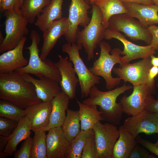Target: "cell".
Segmentation results:
<instances>
[{"label": "cell", "mask_w": 158, "mask_h": 158, "mask_svg": "<svg viewBox=\"0 0 158 158\" xmlns=\"http://www.w3.org/2000/svg\"><path fill=\"white\" fill-rule=\"evenodd\" d=\"M0 99L23 109L42 102L37 97L33 84L25 81L16 71L0 73Z\"/></svg>", "instance_id": "obj_1"}, {"label": "cell", "mask_w": 158, "mask_h": 158, "mask_svg": "<svg viewBox=\"0 0 158 158\" xmlns=\"http://www.w3.org/2000/svg\"><path fill=\"white\" fill-rule=\"evenodd\" d=\"M133 87L125 83L120 87L103 92L99 90L95 85L90 89L89 97L82 102L87 105L99 106L103 121L118 125L122 119L123 111L121 103L116 102L117 99L120 95Z\"/></svg>", "instance_id": "obj_2"}, {"label": "cell", "mask_w": 158, "mask_h": 158, "mask_svg": "<svg viewBox=\"0 0 158 158\" xmlns=\"http://www.w3.org/2000/svg\"><path fill=\"white\" fill-rule=\"evenodd\" d=\"M30 37L31 44L25 48L29 52L28 64L25 66L15 71L21 75L31 74L39 78L45 77L59 83L61 80V74L55 63L47 58L42 60L39 55L38 45L40 42V37L39 34L35 30H32Z\"/></svg>", "instance_id": "obj_3"}, {"label": "cell", "mask_w": 158, "mask_h": 158, "mask_svg": "<svg viewBox=\"0 0 158 158\" xmlns=\"http://www.w3.org/2000/svg\"><path fill=\"white\" fill-rule=\"evenodd\" d=\"M99 45L100 49L99 56L89 69L95 75L103 77L106 89L111 90L121 82V80L119 77L112 76L111 72L116 64L122 63L120 56L121 50L117 48L111 49L109 44L104 41L101 42Z\"/></svg>", "instance_id": "obj_4"}, {"label": "cell", "mask_w": 158, "mask_h": 158, "mask_svg": "<svg viewBox=\"0 0 158 158\" xmlns=\"http://www.w3.org/2000/svg\"><path fill=\"white\" fill-rule=\"evenodd\" d=\"M91 19L90 23L76 36V43L83 47L90 61L95 57L94 51L104 38L106 29L102 24V15L99 7L92 5Z\"/></svg>", "instance_id": "obj_5"}, {"label": "cell", "mask_w": 158, "mask_h": 158, "mask_svg": "<svg viewBox=\"0 0 158 158\" xmlns=\"http://www.w3.org/2000/svg\"><path fill=\"white\" fill-rule=\"evenodd\" d=\"M82 46L76 43H68L62 47L63 52L67 54L75 69L80 85L82 98L86 97L89 95L91 88L100 83V78L94 75L88 69L81 57L79 51Z\"/></svg>", "instance_id": "obj_6"}, {"label": "cell", "mask_w": 158, "mask_h": 158, "mask_svg": "<svg viewBox=\"0 0 158 158\" xmlns=\"http://www.w3.org/2000/svg\"><path fill=\"white\" fill-rule=\"evenodd\" d=\"M6 17V36L0 44V53L11 50L16 47L23 37L28 34L27 25L28 21L20 10L4 13Z\"/></svg>", "instance_id": "obj_7"}, {"label": "cell", "mask_w": 158, "mask_h": 158, "mask_svg": "<svg viewBox=\"0 0 158 158\" xmlns=\"http://www.w3.org/2000/svg\"><path fill=\"white\" fill-rule=\"evenodd\" d=\"M123 33L132 40H142L150 44L152 38L148 29L139 20L126 13L114 15L109 20V28Z\"/></svg>", "instance_id": "obj_8"}, {"label": "cell", "mask_w": 158, "mask_h": 158, "mask_svg": "<svg viewBox=\"0 0 158 158\" xmlns=\"http://www.w3.org/2000/svg\"><path fill=\"white\" fill-rule=\"evenodd\" d=\"M92 129L98 158H113L114 147L119 135L116 125L99 121Z\"/></svg>", "instance_id": "obj_9"}, {"label": "cell", "mask_w": 158, "mask_h": 158, "mask_svg": "<svg viewBox=\"0 0 158 158\" xmlns=\"http://www.w3.org/2000/svg\"><path fill=\"white\" fill-rule=\"evenodd\" d=\"M90 6L84 0H71L69 8L68 18V28L64 35L67 43H76V36L79 30L78 26L84 27L91 19L88 16Z\"/></svg>", "instance_id": "obj_10"}, {"label": "cell", "mask_w": 158, "mask_h": 158, "mask_svg": "<svg viewBox=\"0 0 158 158\" xmlns=\"http://www.w3.org/2000/svg\"><path fill=\"white\" fill-rule=\"evenodd\" d=\"M104 38L109 40L114 38L121 42L124 46L121 54L123 63H129L133 60L150 57L156 53V50L151 45L142 46L136 45L128 40L120 32L109 28L106 29Z\"/></svg>", "instance_id": "obj_11"}, {"label": "cell", "mask_w": 158, "mask_h": 158, "mask_svg": "<svg viewBox=\"0 0 158 158\" xmlns=\"http://www.w3.org/2000/svg\"><path fill=\"white\" fill-rule=\"evenodd\" d=\"M152 66L149 57L133 63L120 64L119 67L113 68V71L125 83L129 82L133 86L145 83L149 70Z\"/></svg>", "instance_id": "obj_12"}, {"label": "cell", "mask_w": 158, "mask_h": 158, "mask_svg": "<svg viewBox=\"0 0 158 158\" xmlns=\"http://www.w3.org/2000/svg\"><path fill=\"white\" fill-rule=\"evenodd\" d=\"M123 125L135 138L140 133H158V117L155 113L145 109L126 119Z\"/></svg>", "instance_id": "obj_13"}, {"label": "cell", "mask_w": 158, "mask_h": 158, "mask_svg": "<svg viewBox=\"0 0 158 158\" xmlns=\"http://www.w3.org/2000/svg\"><path fill=\"white\" fill-rule=\"evenodd\" d=\"M154 94L145 83L133 85L132 94L124 95L120 100L123 112L132 116L142 111L145 110L146 99Z\"/></svg>", "instance_id": "obj_14"}, {"label": "cell", "mask_w": 158, "mask_h": 158, "mask_svg": "<svg viewBox=\"0 0 158 158\" xmlns=\"http://www.w3.org/2000/svg\"><path fill=\"white\" fill-rule=\"evenodd\" d=\"M58 56L59 61L55 63L61 74V78L59 83L61 91L65 92L70 99H73L75 96L78 78L73 64L68 60V57H63L60 55Z\"/></svg>", "instance_id": "obj_15"}, {"label": "cell", "mask_w": 158, "mask_h": 158, "mask_svg": "<svg viewBox=\"0 0 158 158\" xmlns=\"http://www.w3.org/2000/svg\"><path fill=\"white\" fill-rule=\"evenodd\" d=\"M52 105L51 101L42 102L25 109V116L30 121L31 129L34 132L42 131L48 126Z\"/></svg>", "instance_id": "obj_16"}, {"label": "cell", "mask_w": 158, "mask_h": 158, "mask_svg": "<svg viewBox=\"0 0 158 158\" xmlns=\"http://www.w3.org/2000/svg\"><path fill=\"white\" fill-rule=\"evenodd\" d=\"M27 38L24 36L14 48L0 56V73H9L26 66L28 61L23 55V50Z\"/></svg>", "instance_id": "obj_17"}, {"label": "cell", "mask_w": 158, "mask_h": 158, "mask_svg": "<svg viewBox=\"0 0 158 158\" xmlns=\"http://www.w3.org/2000/svg\"><path fill=\"white\" fill-rule=\"evenodd\" d=\"M68 28L67 17L54 21L43 32V42L40 57L46 59L59 38L66 34Z\"/></svg>", "instance_id": "obj_18"}, {"label": "cell", "mask_w": 158, "mask_h": 158, "mask_svg": "<svg viewBox=\"0 0 158 158\" xmlns=\"http://www.w3.org/2000/svg\"><path fill=\"white\" fill-rule=\"evenodd\" d=\"M46 135L47 158H65L70 142L61 127L51 128Z\"/></svg>", "instance_id": "obj_19"}, {"label": "cell", "mask_w": 158, "mask_h": 158, "mask_svg": "<svg viewBox=\"0 0 158 158\" xmlns=\"http://www.w3.org/2000/svg\"><path fill=\"white\" fill-rule=\"evenodd\" d=\"M26 81L35 87L36 94L42 102H50L61 91L59 83L45 77L36 79L29 74H22Z\"/></svg>", "instance_id": "obj_20"}, {"label": "cell", "mask_w": 158, "mask_h": 158, "mask_svg": "<svg viewBox=\"0 0 158 158\" xmlns=\"http://www.w3.org/2000/svg\"><path fill=\"white\" fill-rule=\"evenodd\" d=\"M127 13L136 18L145 26L158 24V5H146L135 3H123Z\"/></svg>", "instance_id": "obj_21"}, {"label": "cell", "mask_w": 158, "mask_h": 158, "mask_svg": "<svg viewBox=\"0 0 158 158\" xmlns=\"http://www.w3.org/2000/svg\"><path fill=\"white\" fill-rule=\"evenodd\" d=\"M31 130L30 121L25 116L22 118L16 128L8 136L7 144L4 152L0 155V158H7L13 154L19 143L30 137Z\"/></svg>", "instance_id": "obj_22"}, {"label": "cell", "mask_w": 158, "mask_h": 158, "mask_svg": "<svg viewBox=\"0 0 158 158\" xmlns=\"http://www.w3.org/2000/svg\"><path fill=\"white\" fill-rule=\"evenodd\" d=\"M70 99L63 92H60L51 100L52 105L48 126L42 131H48L51 128L61 127L66 118Z\"/></svg>", "instance_id": "obj_23"}, {"label": "cell", "mask_w": 158, "mask_h": 158, "mask_svg": "<svg viewBox=\"0 0 158 158\" xmlns=\"http://www.w3.org/2000/svg\"><path fill=\"white\" fill-rule=\"evenodd\" d=\"M63 0H51L37 17L35 25L43 32L54 21L62 18Z\"/></svg>", "instance_id": "obj_24"}, {"label": "cell", "mask_w": 158, "mask_h": 158, "mask_svg": "<svg viewBox=\"0 0 158 158\" xmlns=\"http://www.w3.org/2000/svg\"><path fill=\"white\" fill-rule=\"evenodd\" d=\"M118 130L119 135L114 147L113 158H128L137 142L136 138L123 125L119 128Z\"/></svg>", "instance_id": "obj_25"}, {"label": "cell", "mask_w": 158, "mask_h": 158, "mask_svg": "<svg viewBox=\"0 0 158 158\" xmlns=\"http://www.w3.org/2000/svg\"><path fill=\"white\" fill-rule=\"evenodd\" d=\"M76 102L79 107L81 130L92 129L96 122L103 121L101 112L98 110L97 105L85 104L78 100Z\"/></svg>", "instance_id": "obj_26"}, {"label": "cell", "mask_w": 158, "mask_h": 158, "mask_svg": "<svg viewBox=\"0 0 158 158\" xmlns=\"http://www.w3.org/2000/svg\"><path fill=\"white\" fill-rule=\"evenodd\" d=\"M94 4L101 12L102 24L106 29L109 28V20L111 17L127 12L125 7L120 0H97Z\"/></svg>", "instance_id": "obj_27"}, {"label": "cell", "mask_w": 158, "mask_h": 158, "mask_svg": "<svg viewBox=\"0 0 158 158\" xmlns=\"http://www.w3.org/2000/svg\"><path fill=\"white\" fill-rule=\"evenodd\" d=\"M66 112L61 128L65 137L70 142L80 132L81 125L78 110L68 109Z\"/></svg>", "instance_id": "obj_28"}, {"label": "cell", "mask_w": 158, "mask_h": 158, "mask_svg": "<svg viewBox=\"0 0 158 158\" xmlns=\"http://www.w3.org/2000/svg\"><path fill=\"white\" fill-rule=\"evenodd\" d=\"M93 129L87 131L81 130L71 142L65 158H81L83 148L88 140L94 135Z\"/></svg>", "instance_id": "obj_29"}, {"label": "cell", "mask_w": 158, "mask_h": 158, "mask_svg": "<svg viewBox=\"0 0 158 158\" xmlns=\"http://www.w3.org/2000/svg\"><path fill=\"white\" fill-rule=\"evenodd\" d=\"M51 0H23L21 11L30 24L35 23V19L43 8Z\"/></svg>", "instance_id": "obj_30"}, {"label": "cell", "mask_w": 158, "mask_h": 158, "mask_svg": "<svg viewBox=\"0 0 158 158\" xmlns=\"http://www.w3.org/2000/svg\"><path fill=\"white\" fill-rule=\"evenodd\" d=\"M25 116V109L6 100L0 99V117L18 122Z\"/></svg>", "instance_id": "obj_31"}, {"label": "cell", "mask_w": 158, "mask_h": 158, "mask_svg": "<svg viewBox=\"0 0 158 158\" xmlns=\"http://www.w3.org/2000/svg\"><path fill=\"white\" fill-rule=\"evenodd\" d=\"M34 133L31 158H47L46 131Z\"/></svg>", "instance_id": "obj_32"}, {"label": "cell", "mask_w": 158, "mask_h": 158, "mask_svg": "<svg viewBox=\"0 0 158 158\" xmlns=\"http://www.w3.org/2000/svg\"><path fill=\"white\" fill-rule=\"evenodd\" d=\"M18 122L0 117V135L9 136L17 126Z\"/></svg>", "instance_id": "obj_33"}, {"label": "cell", "mask_w": 158, "mask_h": 158, "mask_svg": "<svg viewBox=\"0 0 158 158\" xmlns=\"http://www.w3.org/2000/svg\"><path fill=\"white\" fill-rule=\"evenodd\" d=\"M33 138L30 137L25 140L20 148L14 153V158H31Z\"/></svg>", "instance_id": "obj_34"}, {"label": "cell", "mask_w": 158, "mask_h": 158, "mask_svg": "<svg viewBox=\"0 0 158 158\" xmlns=\"http://www.w3.org/2000/svg\"><path fill=\"white\" fill-rule=\"evenodd\" d=\"M81 158H98L95 135L90 137L87 142L83 148Z\"/></svg>", "instance_id": "obj_35"}, {"label": "cell", "mask_w": 158, "mask_h": 158, "mask_svg": "<svg viewBox=\"0 0 158 158\" xmlns=\"http://www.w3.org/2000/svg\"><path fill=\"white\" fill-rule=\"evenodd\" d=\"M22 3L21 0H2L0 2V10L4 13L18 11Z\"/></svg>", "instance_id": "obj_36"}, {"label": "cell", "mask_w": 158, "mask_h": 158, "mask_svg": "<svg viewBox=\"0 0 158 158\" xmlns=\"http://www.w3.org/2000/svg\"><path fill=\"white\" fill-rule=\"evenodd\" d=\"M129 158H155V157L150 155L148 152L139 144L137 143L131 151Z\"/></svg>", "instance_id": "obj_37"}, {"label": "cell", "mask_w": 158, "mask_h": 158, "mask_svg": "<svg viewBox=\"0 0 158 158\" xmlns=\"http://www.w3.org/2000/svg\"><path fill=\"white\" fill-rule=\"evenodd\" d=\"M158 74V67L152 66L149 70L145 84L155 94L154 78Z\"/></svg>", "instance_id": "obj_38"}, {"label": "cell", "mask_w": 158, "mask_h": 158, "mask_svg": "<svg viewBox=\"0 0 158 158\" xmlns=\"http://www.w3.org/2000/svg\"><path fill=\"white\" fill-rule=\"evenodd\" d=\"M137 142L158 157V146L142 138L138 135L135 138Z\"/></svg>", "instance_id": "obj_39"}, {"label": "cell", "mask_w": 158, "mask_h": 158, "mask_svg": "<svg viewBox=\"0 0 158 158\" xmlns=\"http://www.w3.org/2000/svg\"><path fill=\"white\" fill-rule=\"evenodd\" d=\"M145 109L154 113L158 112V99H155L152 96L147 98Z\"/></svg>", "instance_id": "obj_40"}, {"label": "cell", "mask_w": 158, "mask_h": 158, "mask_svg": "<svg viewBox=\"0 0 158 158\" xmlns=\"http://www.w3.org/2000/svg\"><path fill=\"white\" fill-rule=\"evenodd\" d=\"M148 29L152 36L150 45L156 50L158 48V26L155 25H150L148 26Z\"/></svg>", "instance_id": "obj_41"}, {"label": "cell", "mask_w": 158, "mask_h": 158, "mask_svg": "<svg viewBox=\"0 0 158 158\" xmlns=\"http://www.w3.org/2000/svg\"><path fill=\"white\" fill-rule=\"evenodd\" d=\"M123 3H135L146 5L154 4L152 0H120Z\"/></svg>", "instance_id": "obj_42"}, {"label": "cell", "mask_w": 158, "mask_h": 158, "mask_svg": "<svg viewBox=\"0 0 158 158\" xmlns=\"http://www.w3.org/2000/svg\"><path fill=\"white\" fill-rule=\"evenodd\" d=\"M8 137H6L0 135V155L4 152L7 144Z\"/></svg>", "instance_id": "obj_43"}, {"label": "cell", "mask_w": 158, "mask_h": 158, "mask_svg": "<svg viewBox=\"0 0 158 158\" xmlns=\"http://www.w3.org/2000/svg\"><path fill=\"white\" fill-rule=\"evenodd\" d=\"M151 63L152 66L158 67V57L154 56V55L150 56Z\"/></svg>", "instance_id": "obj_44"}, {"label": "cell", "mask_w": 158, "mask_h": 158, "mask_svg": "<svg viewBox=\"0 0 158 158\" xmlns=\"http://www.w3.org/2000/svg\"><path fill=\"white\" fill-rule=\"evenodd\" d=\"M0 44H1L3 42V40H4V38L3 37L2 34L1 33V32H0Z\"/></svg>", "instance_id": "obj_45"}, {"label": "cell", "mask_w": 158, "mask_h": 158, "mask_svg": "<svg viewBox=\"0 0 158 158\" xmlns=\"http://www.w3.org/2000/svg\"><path fill=\"white\" fill-rule=\"evenodd\" d=\"M154 4L158 5V0H152Z\"/></svg>", "instance_id": "obj_46"}, {"label": "cell", "mask_w": 158, "mask_h": 158, "mask_svg": "<svg viewBox=\"0 0 158 158\" xmlns=\"http://www.w3.org/2000/svg\"><path fill=\"white\" fill-rule=\"evenodd\" d=\"M97 0H90V4L92 5L94 4Z\"/></svg>", "instance_id": "obj_47"}, {"label": "cell", "mask_w": 158, "mask_h": 158, "mask_svg": "<svg viewBox=\"0 0 158 158\" xmlns=\"http://www.w3.org/2000/svg\"><path fill=\"white\" fill-rule=\"evenodd\" d=\"M85 2L88 4H90V0H84Z\"/></svg>", "instance_id": "obj_48"}, {"label": "cell", "mask_w": 158, "mask_h": 158, "mask_svg": "<svg viewBox=\"0 0 158 158\" xmlns=\"http://www.w3.org/2000/svg\"><path fill=\"white\" fill-rule=\"evenodd\" d=\"M155 144L157 145V146H158V140H157V141L156 142V143H155Z\"/></svg>", "instance_id": "obj_49"}, {"label": "cell", "mask_w": 158, "mask_h": 158, "mask_svg": "<svg viewBox=\"0 0 158 158\" xmlns=\"http://www.w3.org/2000/svg\"><path fill=\"white\" fill-rule=\"evenodd\" d=\"M157 116L158 117V112L155 113Z\"/></svg>", "instance_id": "obj_50"}, {"label": "cell", "mask_w": 158, "mask_h": 158, "mask_svg": "<svg viewBox=\"0 0 158 158\" xmlns=\"http://www.w3.org/2000/svg\"><path fill=\"white\" fill-rule=\"evenodd\" d=\"M157 86L158 87V83L157 85Z\"/></svg>", "instance_id": "obj_51"}, {"label": "cell", "mask_w": 158, "mask_h": 158, "mask_svg": "<svg viewBox=\"0 0 158 158\" xmlns=\"http://www.w3.org/2000/svg\"><path fill=\"white\" fill-rule=\"evenodd\" d=\"M156 50H157L158 51V48Z\"/></svg>", "instance_id": "obj_52"}, {"label": "cell", "mask_w": 158, "mask_h": 158, "mask_svg": "<svg viewBox=\"0 0 158 158\" xmlns=\"http://www.w3.org/2000/svg\"><path fill=\"white\" fill-rule=\"evenodd\" d=\"M2 0H0V2Z\"/></svg>", "instance_id": "obj_53"}, {"label": "cell", "mask_w": 158, "mask_h": 158, "mask_svg": "<svg viewBox=\"0 0 158 158\" xmlns=\"http://www.w3.org/2000/svg\"><path fill=\"white\" fill-rule=\"evenodd\" d=\"M21 1H22V2H23V0H21Z\"/></svg>", "instance_id": "obj_54"}]
</instances>
